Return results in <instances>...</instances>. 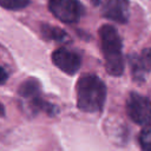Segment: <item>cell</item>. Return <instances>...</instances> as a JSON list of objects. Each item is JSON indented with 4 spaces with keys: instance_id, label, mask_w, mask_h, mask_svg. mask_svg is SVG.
I'll return each instance as SVG.
<instances>
[{
    "instance_id": "6da1fadb",
    "label": "cell",
    "mask_w": 151,
    "mask_h": 151,
    "mask_svg": "<svg viewBox=\"0 0 151 151\" xmlns=\"http://www.w3.org/2000/svg\"><path fill=\"white\" fill-rule=\"evenodd\" d=\"M106 99V86L96 74H84L77 84V104L84 112H99Z\"/></svg>"
},
{
    "instance_id": "7a4b0ae2",
    "label": "cell",
    "mask_w": 151,
    "mask_h": 151,
    "mask_svg": "<svg viewBox=\"0 0 151 151\" xmlns=\"http://www.w3.org/2000/svg\"><path fill=\"white\" fill-rule=\"evenodd\" d=\"M100 46L107 73L119 77L124 72L123 41L118 31L112 25H103L99 29Z\"/></svg>"
},
{
    "instance_id": "3957f363",
    "label": "cell",
    "mask_w": 151,
    "mask_h": 151,
    "mask_svg": "<svg viewBox=\"0 0 151 151\" xmlns=\"http://www.w3.org/2000/svg\"><path fill=\"white\" fill-rule=\"evenodd\" d=\"M126 112L132 122L142 126L151 125V100L139 93L132 92L126 100Z\"/></svg>"
},
{
    "instance_id": "277c9868",
    "label": "cell",
    "mask_w": 151,
    "mask_h": 151,
    "mask_svg": "<svg viewBox=\"0 0 151 151\" xmlns=\"http://www.w3.org/2000/svg\"><path fill=\"white\" fill-rule=\"evenodd\" d=\"M48 8L65 24H76L84 15V6L79 0H48Z\"/></svg>"
},
{
    "instance_id": "5b68a950",
    "label": "cell",
    "mask_w": 151,
    "mask_h": 151,
    "mask_svg": "<svg viewBox=\"0 0 151 151\" xmlns=\"http://www.w3.org/2000/svg\"><path fill=\"white\" fill-rule=\"evenodd\" d=\"M52 61L59 70L71 76L78 72L81 65V59L79 54L66 47H60L55 50L52 53Z\"/></svg>"
},
{
    "instance_id": "8992f818",
    "label": "cell",
    "mask_w": 151,
    "mask_h": 151,
    "mask_svg": "<svg viewBox=\"0 0 151 151\" xmlns=\"http://www.w3.org/2000/svg\"><path fill=\"white\" fill-rule=\"evenodd\" d=\"M103 15L106 19L126 22L129 19V0H104L103 2Z\"/></svg>"
},
{
    "instance_id": "52a82bcc",
    "label": "cell",
    "mask_w": 151,
    "mask_h": 151,
    "mask_svg": "<svg viewBox=\"0 0 151 151\" xmlns=\"http://www.w3.org/2000/svg\"><path fill=\"white\" fill-rule=\"evenodd\" d=\"M129 63L131 66V73L133 76V79L137 81H143L145 79L147 67L143 60L142 57H138L136 54H131L129 57Z\"/></svg>"
},
{
    "instance_id": "ba28073f",
    "label": "cell",
    "mask_w": 151,
    "mask_h": 151,
    "mask_svg": "<svg viewBox=\"0 0 151 151\" xmlns=\"http://www.w3.org/2000/svg\"><path fill=\"white\" fill-rule=\"evenodd\" d=\"M19 94L24 98H28L31 100H34L39 98L40 96V85L35 79H28L19 88Z\"/></svg>"
},
{
    "instance_id": "9c48e42d",
    "label": "cell",
    "mask_w": 151,
    "mask_h": 151,
    "mask_svg": "<svg viewBox=\"0 0 151 151\" xmlns=\"http://www.w3.org/2000/svg\"><path fill=\"white\" fill-rule=\"evenodd\" d=\"M41 32L44 34V37L46 39H50V40H55V41H64L67 39V34L58 28V27H54V26H50V25H42L41 26Z\"/></svg>"
},
{
    "instance_id": "30bf717a",
    "label": "cell",
    "mask_w": 151,
    "mask_h": 151,
    "mask_svg": "<svg viewBox=\"0 0 151 151\" xmlns=\"http://www.w3.org/2000/svg\"><path fill=\"white\" fill-rule=\"evenodd\" d=\"M31 0H0V6L9 11H20L28 6Z\"/></svg>"
},
{
    "instance_id": "8fae6325",
    "label": "cell",
    "mask_w": 151,
    "mask_h": 151,
    "mask_svg": "<svg viewBox=\"0 0 151 151\" xmlns=\"http://www.w3.org/2000/svg\"><path fill=\"white\" fill-rule=\"evenodd\" d=\"M139 144L143 151H151V125L145 126L139 133Z\"/></svg>"
},
{
    "instance_id": "7c38bea8",
    "label": "cell",
    "mask_w": 151,
    "mask_h": 151,
    "mask_svg": "<svg viewBox=\"0 0 151 151\" xmlns=\"http://www.w3.org/2000/svg\"><path fill=\"white\" fill-rule=\"evenodd\" d=\"M145 65L147 68H151V48H146L144 52H143V55H142Z\"/></svg>"
},
{
    "instance_id": "4fadbf2b",
    "label": "cell",
    "mask_w": 151,
    "mask_h": 151,
    "mask_svg": "<svg viewBox=\"0 0 151 151\" xmlns=\"http://www.w3.org/2000/svg\"><path fill=\"white\" fill-rule=\"evenodd\" d=\"M7 78H8V74H7L6 70H5L4 67H1V66H0V85L5 84V83H6V80H7Z\"/></svg>"
},
{
    "instance_id": "5bb4252c",
    "label": "cell",
    "mask_w": 151,
    "mask_h": 151,
    "mask_svg": "<svg viewBox=\"0 0 151 151\" xmlns=\"http://www.w3.org/2000/svg\"><path fill=\"white\" fill-rule=\"evenodd\" d=\"M90 1H91L93 5H100V4H101L104 0H90Z\"/></svg>"
},
{
    "instance_id": "9a60e30c",
    "label": "cell",
    "mask_w": 151,
    "mask_h": 151,
    "mask_svg": "<svg viewBox=\"0 0 151 151\" xmlns=\"http://www.w3.org/2000/svg\"><path fill=\"white\" fill-rule=\"evenodd\" d=\"M5 114V109H4V106L0 104V116H4Z\"/></svg>"
}]
</instances>
